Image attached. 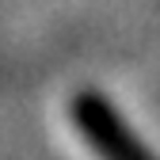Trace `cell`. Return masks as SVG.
Listing matches in <instances>:
<instances>
[{
  "label": "cell",
  "instance_id": "6da1fadb",
  "mask_svg": "<svg viewBox=\"0 0 160 160\" xmlns=\"http://www.w3.org/2000/svg\"><path fill=\"white\" fill-rule=\"evenodd\" d=\"M76 122H80L84 137L95 145V152L103 160H152L137 145V137L118 122L103 103H95V99H80L76 103Z\"/></svg>",
  "mask_w": 160,
  "mask_h": 160
}]
</instances>
